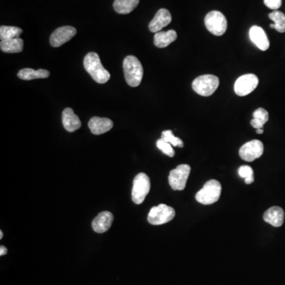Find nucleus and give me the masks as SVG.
<instances>
[{
	"label": "nucleus",
	"mask_w": 285,
	"mask_h": 285,
	"mask_svg": "<svg viewBox=\"0 0 285 285\" xmlns=\"http://www.w3.org/2000/svg\"><path fill=\"white\" fill-rule=\"evenodd\" d=\"M263 219L273 227H281L284 221V212L280 207H272L264 213Z\"/></svg>",
	"instance_id": "16"
},
{
	"label": "nucleus",
	"mask_w": 285,
	"mask_h": 285,
	"mask_svg": "<svg viewBox=\"0 0 285 285\" xmlns=\"http://www.w3.org/2000/svg\"><path fill=\"white\" fill-rule=\"evenodd\" d=\"M205 24L207 29L216 36H222L224 34L225 32L227 31V19L219 11H210L205 16Z\"/></svg>",
	"instance_id": "6"
},
{
	"label": "nucleus",
	"mask_w": 285,
	"mask_h": 285,
	"mask_svg": "<svg viewBox=\"0 0 285 285\" xmlns=\"http://www.w3.org/2000/svg\"><path fill=\"white\" fill-rule=\"evenodd\" d=\"M190 171L191 168L187 164L179 165L172 170L168 177L169 184L172 189L179 191L185 189Z\"/></svg>",
	"instance_id": "8"
},
{
	"label": "nucleus",
	"mask_w": 285,
	"mask_h": 285,
	"mask_svg": "<svg viewBox=\"0 0 285 285\" xmlns=\"http://www.w3.org/2000/svg\"><path fill=\"white\" fill-rule=\"evenodd\" d=\"M151 189L150 178L145 173L135 176L132 190V200L136 205H140L149 194Z\"/></svg>",
	"instance_id": "5"
},
{
	"label": "nucleus",
	"mask_w": 285,
	"mask_h": 285,
	"mask_svg": "<svg viewBox=\"0 0 285 285\" xmlns=\"http://www.w3.org/2000/svg\"><path fill=\"white\" fill-rule=\"evenodd\" d=\"M114 215L110 212H103L99 213L92 222V228L95 232L105 233L110 228L114 222Z\"/></svg>",
	"instance_id": "13"
},
{
	"label": "nucleus",
	"mask_w": 285,
	"mask_h": 285,
	"mask_svg": "<svg viewBox=\"0 0 285 285\" xmlns=\"http://www.w3.org/2000/svg\"><path fill=\"white\" fill-rule=\"evenodd\" d=\"M123 68L127 83L132 87L139 86L144 76V68L140 61L134 56H128L123 61Z\"/></svg>",
	"instance_id": "2"
},
{
	"label": "nucleus",
	"mask_w": 285,
	"mask_h": 285,
	"mask_svg": "<svg viewBox=\"0 0 285 285\" xmlns=\"http://www.w3.org/2000/svg\"><path fill=\"white\" fill-rule=\"evenodd\" d=\"M250 38L261 51H266L269 48V40L262 28L254 26L250 29Z\"/></svg>",
	"instance_id": "15"
},
{
	"label": "nucleus",
	"mask_w": 285,
	"mask_h": 285,
	"mask_svg": "<svg viewBox=\"0 0 285 285\" xmlns=\"http://www.w3.org/2000/svg\"><path fill=\"white\" fill-rule=\"evenodd\" d=\"M8 254V249L6 248L5 247H0V255L1 256H4L6 254Z\"/></svg>",
	"instance_id": "30"
},
{
	"label": "nucleus",
	"mask_w": 285,
	"mask_h": 285,
	"mask_svg": "<svg viewBox=\"0 0 285 285\" xmlns=\"http://www.w3.org/2000/svg\"><path fill=\"white\" fill-rule=\"evenodd\" d=\"M257 133L258 134L263 133V129H262V128H258V129H257Z\"/></svg>",
	"instance_id": "31"
},
{
	"label": "nucleus",
	"mask_w": 285,
	"mask_h": 285,
	"mask_svg": "<svg viewBox=\"0 0 285 285\" xmlns=\"http://www.w3.org/2000/svg\"><path fill=\"white\" fill-rule=\"evenodd\" d=\"M162 139L169 142L170 145L174 147H178V148H183L184 147V142L180 138L174 136V134L172 132L171 130H166L162 132Z\"/></svg>",
	"instance_id": "25"
},
{
	"label": "nucleus",
	"mask_w": 285,
	"mask_h": 285,
	"mask_svg": "<svg viewBox=\"0 0 285 285\" xmlns=\"http://www.w3.org/2000/svg\"><path fill=\"white\" fill-rule=\"evenodd\" d=\"M22 29L15 26H2L0 27V39L1 40H11L20 37Z\"/></svg>",
	"instance_id": "24"
},
{
	"label": "nucleus",
	"mask_w": 285,
	"mask_h": 285,
	"mask_svg": "<svg viewBox=\"0 0 285 285\" xmlns=\"http://www.w3.org/2000/svg\"><path fill=\"white\" fill-rule=\"evenodd\" d=\"M156 146L159 150L162 151L165 155L168 156L169 157L173 158L175 156V152L172 148L171 145L163 140V139H158L157 142H156Z\"/></svg>",
	"instance_id": "26"
},
{
	"label": "nucleus",
	"mask_w": 285,
	"mask_h": 285,
	"mask_svg": "<svg viewBox=\"0 0 285 285\" xmlns=\"http://www.w3.org/2000/svg\"><path fill=\"white\" fill-rule=\"evenodd\" d=\"M264 4L269 9L277 11L281 7L282 0H264Z\"/></svg>",
	"instance_id": "28"
},
{
	"label": "nucleus",
	"mask_w": 285,
	"mask_h": 285,
	"mask_svg": "<svg viewBox=\"0 0 285 285\" xmlns=\"http://www.w3.org/2000/svg\"><path fill=\"white\" fill-rule=\"evenodd\" d=\"M114 123L109 118L93 117L88 123V127L93 135H102L111 130Z\"/></svg>",
	"instance_id": "14"
},
{
	"label": "nucleus",
	"mask_w": 285,
	"mask_h": 285,
	"mask_svg": "<svg viewBox=\"0 0 285 285\" xmlns=\"http://www.w3.org/2000/svg\"><path fill=\"white\" fill-rule=\"evenodd\" d=\"M171 21L172 16L170 11L166 9H160L149 23L148 27L151 32L156 33L161 31L163 28L168 26Z\"/></svg>",
	"instance_id": "12"
},
{
	"label": "nucleus",
	"mask_w": 285,
	"mask_h": 285,
	"mask_svg": "<svg viewBox=\"0 0 285 285\" xmlns=\"http://www.w3.org/2000/svg\"><path fill=\"white\" fill-rule=\"evenodd\" d=\"M259 83L257 75L254 74H247L240 76L234 83V92L239 96H247L254 91Z\"/></svg>",
	"instance_id": "9"
},
{
	"label": "nucleus",
	"mask_w": 285,
	"mask_h": 285,
	"mask_svg": "<svg viewBox=\"0 0 285 285\" xmlns=\"http://www.w3.org/2000/svg\"><path fill=\"white\" fill-rule=\"evenodd\" d=\"M269 18L274 23L271 24L270 27L276 29L279 33L285 32V15L281 11H274L269 14Z\"/></svg>",
	"instance_id": "22"
},
{
	"label": "nucleus",
	"mask_w": 285,
	"mask_h": 285,
	"mask_svg": "<svg viewBox=\"0 0 285 285\" xmlns=\"http://www.w3.org/2000/svg\"><path fill=\"white\" fill-rule=\"evenodd\" d=\"M252 121H251V125L254 128H262L264 124L269 121V113L263 108H259L255 110L253 114Z\"/></svg>",
	"instance_id": "23"
},
{
	"label": "nucleus",
	"mask_w": 285,
	"mask_h": 285,
	"mask_svg": "<svg viewBox=\"0 0 285 285\" xmlns=\"http://www.w3.org/2000/svg\"><path fill=\"white\" fill-rule=\"evenodd\" d=\"M175 216V211L164 204L153 207L148 214V221L152 225H162L171 221Z\"/></svg>",
	"instance_id": "7"
},
{
	"label": "nucleus",
	"mask_w": 285,
	"mask_h": 285,
	"mask_svg": "<svg viewBox=\"0 0 285 285\" xmlns=\"http://www.w3.org/2000/svg\"><path fill=\"white\" fill-rule=\"evenodd\" d=\"M254 175L250 176V177H246L245 178V182L247 183V185H250L251 183L254 182Z\"/></svg>",
	"instance_id": "29"
},
{
	"label": "nucleus",
	"mask_w": 285,
	"mask_h": 285,
	"mask_svg": "<svg viewBox=\"0 0 285 285\" xmlns=\"http://www.w3.org/2000/svg\"><path fill=\"white\" fill-rule=\"evenodd\" d=\"M239 174H240V177H243L245 179L246 177L254 175V170L251 166H242L239 169Z\"/></svg>",
	"instance_id": "27"
},
{
	"label": "nucleus",
	"mask_w": 285,
	"mask_h": 285,
	"mask_svg": "<svg viewBox=\"0 0 285 285\" xmlns=\"http://www.w3.org/2000/svg\"><path fill=\"white\" fill-rule=\"evenodd\" d=\"M76 29L72 26H62L56 29L50 37V44L53 47H60L68 42L76 34Z\"/></svg>",
	"instance_id": "11"
},
{
	"label": "nucleus",
	"mask_w": 285,
	"mask_h": 285,
	"mask_svg": "<svg viewBox=\"0 0 285 285\" xmlns=\"http://www.w3.org/2000/svg\"><path fill=\"white\" fill-rule=\"evenodd\" d=\"M62 123L64 128L69 132H73L81 128L79 117L75 114L73 110L66 108L63 111Z\"/></svg>",
	"instance_id": "17"
},
{
	"label": "nucleus",
	"mask_w": 285,
	"mask_h": 285,
	"mask_svg": "<svg viewBox=\"0 0 285 285\" xmlns=\"http://www.w3.org/2000/svg\"><path fill=\"white\" fill-rule=\"evenodd\" d=\"M264 152V145L262 142L258 139L246 142L241 147L240 156L243 160L247 162H253L262 156Z\"/></svg>",
	"instance_id": "10"
},
{
	"label": "nucleus",
	"mask_w": 285,
	"mask_h": 285,
	"mask_svg": "<svg viewBox=\"0 0 285 285\" xmlns=\"http://www.w3.org/2000/svg\"><path fill=\"white\" fill-rule=\"evenodd\" d=\"M221 190V184L219 181L210 180L207 181L203 188L196 194V200L202 205H212L220 198Z\"/></svg>",
	"instance_id": "3"
},
{
	"label": "nucleus",
	"mask_w": 285,
	"mask_h": 285,
	"mask_svg": "<svg viewBox=\"0 0 285 285\" xmlns=\"http://www.w3.org/2000/svg\"><path fill=\"white\" fill-rule=\"evenodd\" d=\"M50 71L45 69L34 70L33 68H24L20 70L18 76L23 80H32V79H45L50 77Z\"/></svg>",
	"instance_id": "19"
},
{
	"label": "nucleus",
	"mask_w": 285,
	"mask_h": 285,
	"mask_svg": "<svg viewBox=\"0 0 285 285\" xmlns=\"http://www.w3.org/2000/svg\"><path fill=\"white\" fill-rule=\"evenodd\" d=\"M3 237H4V233H3L2 230L0 231V240H2Z\"/></svg>",
	"instance_id": "32"
},
{
	"label": "nucleus",
	"mask_w": 285,
	"mask_h": 285,
	"mask_svg": "<svg viewBox=\"0 0 285 285\" xmlns=\"http://www.w3.org/2000/svg\"><path fill=\"white\" fill-rule=\"evenodd\" d=\"M219 79L216 75H204L198 77L193 82V90L201 96L208 97L217 90Z\"/></svg>",
	"instance_id": "4"
},
{
	"label": "nucleus",
	"mask_w": 285,
	"mask_h": 285,
	"mask_svg": "<svg viewBox=\"0 0 285 285\" xmlns=\"http://www.w3.org/2000/svg\"><path fill=\"white\" fill-rule=\"evenodd\" d=\"M83 65L95 82L103 84L110 79V72L103 66L97 53L92 52L87 53L83 61Z\"/></svg>",
	"instance_id": "1"
},
{
	"label": "nucleus",
	"mask_w": 285,
	"mask_h": 285,
	"mask_svg": "<svg viewBox=\"0 0 285 285\" xmlns=\"http://www.w3.org/2000/svg\"><path fill=\"white\" fill-rule=\"evenodd\" d=\"M23 40L20 37L11 40H1L0 49L4 53H18L23 50Z\"/></svg>",
	"instance_id": "20"
},
{
	"label": "nucleus",
	"mask_w": 285,
	"mask_h": 285,
	"mask_svg": "<svg viewBox=\"0 0 285 285\" xmlns=\"http://www.w3.org/2000/svg\"><path fill=\"white\" fill-rule=\"evenodd\" d=\"M177 33L173 29H170L166 32H158L154 37V44L156 47L163 49V48L170 45L172 42H174V40L177 39Z\"/></svg>",
	"instance_id": "18"
},
{
	"label": "nucleus",
	"mask_w": 285,
	"mask_h": 285,
	"mask_svg": "<svg viewBox=\"0 0 285 285\" xmlns=\"http://www.w3.org/2000/svg\"><path fill=\"white\" fill-rule=\"evenodd\" d=\"M139 0H115L114 3V11L121 15H127L136 8Z\"/></svg>",
	"instance_id": "21"
}]
</instances>
